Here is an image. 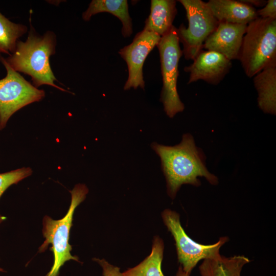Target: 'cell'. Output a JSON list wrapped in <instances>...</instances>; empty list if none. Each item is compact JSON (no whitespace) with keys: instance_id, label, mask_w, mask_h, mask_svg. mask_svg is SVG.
<instances>
[{"instance_id":"obj_12","label":"cell","mask_w":276,"mask_h":276,"mask_svg":"<svg viewBox=\"0 0 276 276\" xmlns=\"http://www.w3.org/2000/svg\"><path fill=\"white\" fill-rule=\"evenodd\" d=\"M207 5L219 22L247 25L258 16L255 8L235 0H210Z\"/></svg>"},{"instance_id":"obj_21","label":"cell","mask_w":276,"mask_h":276,"mask_svg":"<svg viewBox=\"0 0 276 276\" xmlns=\"http://www.w3.org/2000/svg\"><path fill=\"white\" fill-rule=\"evenodd\" d=\"M102 267L103 276H124L120 268L108 263L104 259H94Z\"/></svg>"},{"instance_id":"obj_7","label":"cell","mask_w":276,"mask_h":276,"mask_svg":"<svg viewBox=\"0 0 276 276\" xmlns=\"http://www.w3.org/2000/svg\"><path fill=\"white\" fill-rule=\"evenodd\" d=\"M0 61L7 71L6 76L0 79L1 130L15 112L30 104L41 101L45 97V92L12 68L2 56Z\"/></svg>"},{"instance_id":"obj_22","label":"cell","mask_w":276,"mask_h":276,"mask_svg":"<svg viewBox=\"0 0 276 276\" xmlns=\"http://www.w3.org/2000/svg\"><path fill=\"white\" fill-rule=\"evenodd\" d=\"M240 1L254 8L264 7L267 3V1L264 0H240Z\"/></svg>"},{"instance_id":"obj_8","label":"cell","mask_w":276,"mask_h":276,"mask_svg":"<svg viewBox=\"0 0 276 276\" xmlns=\"http://www.w3.org/2000/svg\"><path fill=\"white\" fill-rule=\"evenodd\" d=\"M162 218L175 240L178 261L183 270L189 274L200 260L219 255L220 247L228 240L227 237H222L213 244L198 243L185 233L178 213L166 209L162 213Z\"/></svg>"},{"instance_id":"obj_14","label":"cell","mask_w":276,"mask_h":276,"mask_svg":"<svg viewBox=\"0 0 276 276\" xmlns=\"http://www.w3.org/2000/svg\"><path fill=\"white\" fill-rule=\"evenodd\" d=\"M101 12H108L118 17L122 22V34L124 37L132 33L131 18L126 0H93L82 13V18L88 21L92 16Z\"/></svg>"},{"instance_id":"obj_11","label":"cell","mask_w":276,"mask_h":276,"mask_svg":"<svg viewBox=\"0 0 276 276\" xmlns=\"http://www.w3.org/2000/svg\"><path fill=\"white\" fill-rule=\"evenodd\" d=\"M247 25L219 22L205 40L203 49L219 53L228 60L238 59Z\"/></svg>"},{"instance_id":"obj_16","label":"cell","mask_w":276,"mask_h":276,"mask_svg":"<svg viewBox=\"0 0 276 276\" xmlns=\"http://www.w3.org/2000/svg\"><path fill=\"white\" fill-rule=\"evenodd\" d=\"M249 262L244 256L226 257L219 254L204 259L199 270L201 276H241L243 267Z\"/></svg>"},{"instance_id":"obj_20","label":"cell","mask_w":276,"mask_h":276,"mask_svg":"<svg viewBox=\"0 0 276 276\" xmlns=\"http://www.w3.org/2000/svg\"><path fill=\"white\" fill-rule=\"evenodd\" d=\"M257 13L262 18L276 19V1L268 0L263 8L257 10Z\"/></svg>"},{"instance_id":"obj_24","label":"cell","mask_w":276,"mask_h":276,"mask_svg":"<svg viewBox=\"0 0 276 276\" xmlns=\"http://www.w3.org/2000/svg\"><path fill=\"white\" fill-rule=\"evenodd\" d=\"M0 271H4V270L3 269L0 268Z\"/></svg>"},{"instance_id":"obj_23","label":"cell","mask_w":276,"mask_h":276,"mask_svg":"<svg viewBox=\"0 0 276 276\" xmlns=\"http://www.w3.org/2000/svg\"><path fill=\"white\" fill-rule=\"evenodd\" d=\"M175 276H190V274L186 273L182 269L180 265L178 269V271Z\"/></svg>"},{"instance_id":"obj_17","label":"cell","mask_w":276,"mask_h":276,"mask_svg":"<svg viewBox=\"0 0 276 276\" xmlns=\"http://www.w3.org/2000/svg\"><path fill=\"white\" fill-rule=\"evenodd\" d=\"M164 245L158 237L154 238L150 254L137 266L123 272L124 276H164L161 269Z\"/></svg>"},{"instance_id":"obj_1","label":"cell","mask_w":276,"mask_h":276,"mask_svg":"<svg viewBox=\"0 0 276 276\" xmlns=\"http://www.w3.org/2000/svg\"><path fill=\"white\" fill-rule=\"evenodd\" d=\"M151 147L160 158L167 193L172 199L182 185L200 186L199 177H205L213 185L218 184V178L208 170L205 155L191 134H183L178 145L169 146L153 142Z\"/></svg>"},{"instance_id":"obj_19","label":"cell","mask_w":276,"mask_h":276,"mask_svg":"<svg viewBox=\"0 0 276 276\" xmlns=\"http://www.w3.org/2000/svg\"><path fill=\"white\" fill-rule=\"evenodd\" d=\"M32 170L30 167H23L5 173H0V198L4 192L11 185L16 184L30 176ZM6 218L0 214V224Z\"/></svg>"},{"instance_id":"obj_10","label":"cell","mask_w":276,"mask_h":276,"mask_svg":"<svg viewBox=\"0 0 276 276\" xmlns=\"http://www.w3.org/2000/svg\"><path fill=\"white\" fill-rule=\"evenodd\" d=\"M232 66L231 61L222 54L202 50L184 71L190 74L188 84L201 80L217 85L229 73Z\"/></svg>"},{"instance_id":"obj_9","label":"cell","mask_w":276,"mask_h":276,"mask_svg":"<svg viewBox=\"0 0 276 276\" xmlns=\"http://www.w3.org/2000/svg\"><path fill=\"white\" fill-rule=\"evenodd\" d=\"M161 36L157 34L143 30L135 36L132 42L121 49L119 53L126 61L128 77L124 86V90L139 87L144 89L143 67L148 54L158 43Z\"/></svg>"},{"instance_id":"obj_5","label":"cell","mask_w":276,"mask_h":276,"mask_svg":"<svg viewBox=\"0 0 276 276\" xmlns=\"http://www.w3.org/2000/svg\"><path fill=\"white\" fill-rule=\"evenodd\" d=\"M156 46L159 53L163 78L160 101L167 115L172 118L185 109L177 89L178 62L182 55L177 28L173 26L161 37Z\"/></svg>"},{"instance_id":"obj_6","label":"cell","mask_w":276,"mask_h":276,"mask_svg":"<svg viewBox=\"0 0 276 276\" xmlns=\"http://www.w3.org/2000/svg\"><path fill=\"white\" fill-rule=\"evenodd\" d=\"M185 8L188 27L181 24L177 28L179 42L187 60H194L202 50L203 43L217 28L219 22L214 17L206 2L201 0H179Z\"/></svg>"},{"instance_id":"obj_2","label":"cell","mask_w":276,"mask_h":276,"mask_svg":"<svg viewBox=\"0 0 276 276\" xmlns=\"http://www.w3.org/2000/svg\"><path fill=\"white\" fill-rule=\"evenodd\" d=\"M55 34L47 31L39 35L30 24V30L25 41L18 40L13 53L5 58L14 71L31 77L32 84L37 88L49 85L62 91L67 90L56 85L58 81L50 66V58L56 53Z\"/></svg>"},{"instance_id":"obj_15","label":"cell","mask_w":276,"mask_h":276,"mask_svg":"<svg viewBox=\"0 0 276 276\" xmlns=\"http://www.w3.org/2000/svg\"><path fill=\"white\" fill-rule=\"evenodd\" d=\"M253 77L259 108L265 113L275 114L276 66L266 68Z\"/></svg>"},{"instance_id":"obj_13","label":"cell","mask_w":276,"mask_h":276,"mask_svg":"<svg viewBox=\"0 0 276 276\" xmlns=\"http://www.w3.org/2000/svg\"><path fill=\"white\" fill-rule=\"evenodd\" d=\"M176 4L174 0H152L150 13L143 29L161 37L167 33L173 26L177 14Z\"/></svg>"},{"instance_id":"obj_3","label":"cell","mask_w":276,"mask_h":276,"mask_svg":"<svg viewBox=\"0 0 276 276\" xmlns=\"http://www.w3.org/2000/svg\"><path fill=\"white\" fill-rule=\"evenodd\" d=\"M238 60L249 78L276 66V19L258 17L247 24Z\"/></svg>"},{"instance_id":"obj_18","label":"cell","mask_w":276,"mask_h":276,"mask_svg":"<svg viewBox=\"0 0 276 276\" xmlns=\"http://www.w3.org/2000/svg\"><path fill=\"white\" fill-rule=\"evenodd\" d=\"M27 30L26 26L10 21L0 12V56L13 53L19 38Z\"/></svg>"},{"instance_id":"obj_4","label":"cell","mask_w":276,"mask_h":276,"mask_svg":"<svg viewBox=\"0 0 276 276\" xmlns=\"http://www.w3.org/2000/svg\"><path fill=\"white\" fill-rule=\"evenodd\" d=\"M88 192L87 187L81 183L76 185L72 190L71 202L65 215L61 219L54 220L45 216L42 220V234L45 240L39 248V252H44L49 244L54 255V263L45 276H58L60 268L71 260L79 262L78 258L72 256V246L69 244L70 232L76 208L85 199Z\"/></svg>"}]
</instances>
